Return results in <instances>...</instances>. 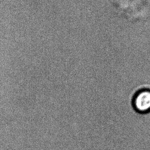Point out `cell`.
Instances as JSON below:
<instances>
[{"mask_svg":"<svg viewBox=\"0 0 150 150\" xmlns=\"http://www.w3.org/2000/svg\"><path fill=\"white\" fill-rule=\"evenodd\" d=\"M132 104L134 109L141 113L150 112V90L142 89L134 96Z\"/></svg>","mask_w":150,"mask_h":150,"instance_id":"6da1fadb","label":"cell"}]
</instances>
